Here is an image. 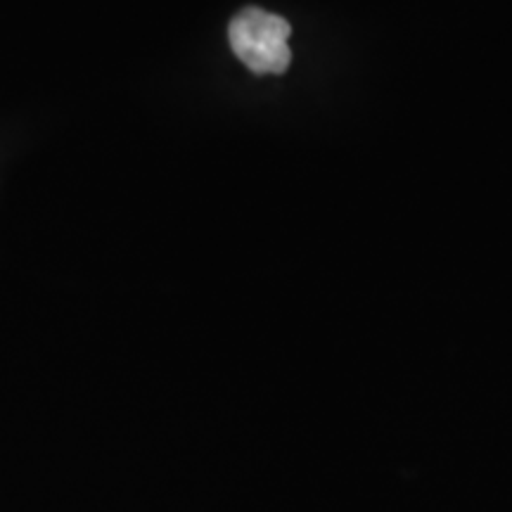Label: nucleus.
I'll use <instances>...</instances> for the list:
<instances>
[{
  "label": "nucleus",
  "instance_id": "f257e3e1",
  "mask_svg": "<svg viewBox=\"0 0 512 512\" xmlns=\"http://www.w3.org/2000/svg\"><path fill=\"white\" fill-rule=\"evenodd\" d=\"M290 22L261 8H245L228 27L230 48L254 74H283L292 62Z\"/></svg>",
  "mask_w": 512,
  "mask_h": 512
}]
</instances>
